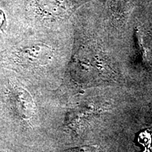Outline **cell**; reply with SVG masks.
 <instances>
[{
    "instance_id": "277c9868",
    "label": "cell",
    "mask_w": 152,
    "mask_h": 152,
    "mask_svg": "<svg viewBox=\"0 0 152 152\" xmlns=\"http://www.w3.org/2000/svg\"><path fill=\"white\" fill-rule=\"evenodd\" d=\"M68 152H96V149L95 147H83L79 148V149H71V151H68Z\"/></svg>"
},
{
    "instance_id": "3957f363",
    "label": "cell",
    "mask_w": 152,
    "mask_h": 152,
    "mask_svg": "<svg viewBox=\"0 0 152 152\" xmlns=\"http://www.w3.org/2000/svg\"><path fill=\"white\" fill-rule=\"evenodd\" d=\"M20 56L28 62L36 64H45L49 58L50 50L45 45H33L25 48L20 52Z\"/></svg>"
},
{
    "instance_id": "5b68a950",
    "label": "cell",
    "mask_w": 152,
    "mask_h": 152,
    "mask_svg": "<svg viewBox=\"0 0 152 152\" xmlns=\"http://www.w3.org/2000/svg\"><path fill=\"white\" fill-rule=\"evenodd\" d=\"M5 20V16H4V14L3 13L2 11L0 10V28L1 27L4 22Z\"/></svg>"
},
{
    "instance_id": "6da1fadb",
    "label": "cell",
    "mask_w": 152,
    "mask_h": 152,
    "mask_svg": "<svg viewBox=\"0 0 152 152\" xmlns=\"http://www.w3.org/2000/svg\"><path fill=\"white\" fill-rule=\"evenodd\" d=\"M39 9L45 14L56 17L68 16L75 10L83 0H37Z\"/></svg>"
},
{
    "instance_id": "7a4b0ae2",
    "label": "cell",
    "mask_w": 152,
    "mask_h": 152,
    "mask_svg": "<svg viewBox=\"0 0 152 152\" xmlns=\"http://www.w3.org/2000/svg\"><path fill=\"white\" fill-rule=\"evenodd\" d=\"M12 101L17 113L23 119L28 120L33 116L35 105L30 93L21 87H17L13 92Z\"/></svg>"
}]
</instances>
